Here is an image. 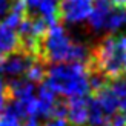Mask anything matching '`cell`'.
Listing matches in <instances>:
<instances>
[{
  "label": "cell",
  "instance_id": "obj_6",
  "mask_svg": "<svg viewBox=\"0 0 126 126\" xmlns=\"http://www.w3.org/2000/svg\"><path fill=\"white\" fill-rule=\"evenodd\" d=\"M34 60H37V59L28 52H23V51L12 52L5 57L3 72L9 74V75H25L26 69L29 68V65Z\"/></svg>",
  "mask_w": 126,
  "mask_h": 126
},
{
  "label": "cell",
  "instance_id": "obj_8",
  "mask_svg": "<svg viewBox=\"0 0 126 126\" xmlns=\"http://www.w3.org/2000/svg\"><path fill=\"white\" fill-rule=\"evenodd\" d=\"M0 126H22V123L17 115H14L9 109L3 108V111L0 112Z\"/></svg>",
  "mask_w": 126,
  "mask_h": 126
},
{
  "label": "cell",
  "instance_id": "obj_5",
  "mask_svg": "<svg viewBox=\"0 0 126 126\" xmlns=\"http://www.w3.org/2000/svg\"><path fill=\"white\" fill-rule=\"evenodd\" d=\"M88 95L66 97V120L71 126H88Z\"/></svg>",
  "mask_w": 126,
  "mask_h": 126
},
{
  "label": "cell",
  "instance_id": "obj_3",
  "mask_svg": "<svg viewBox=\"0 0 126 126\" xmlns=\"http://www.w3.org/2000/svg\"><path fill=\"white\" fill-rule=\"evenodd\" d=\"M89 49L81 43L74 42L60 23L51 25L43 39L39 60L45 65L62 62H86Z\"/></svg>",
  "mask_w": 126,
  "mask_h": 126
},
{
  "label": "cell",
  "instance_id": "obj_7",
  "mask_svg": "<svg viewBox=\"0 0 126 126\" xmlns=\"http://www.w3.org/2000/svg\"><path fill=\"white\" fill-rule=\"evenodd\" d=\"M17 51H22V42L17 31L8 28L2 22L0 23V55H9Z\"/></svg>",
  "mask_w": 126,
  "mask_h": 126
},
{
  "label": "cell",
  "instance_id": "obj_11",
  "mask_svg": "<svg viewBox=\"0 0 126 126\" xmlns=\"http://www.w3.org/2000/svg\"><path fill=\"white\" fill-rule=\"evenodd\" d=\"M118 109H120V112H122V114L126 117V97L122 100V102H120V108H118Z\"/></svg>",
  "mask_w": 126,
  "mask_h": 126
},
{
  "label": "cell",
  "instance_id": "obj_10",
  "mask_svg": "<svg viewBox=\"0 0 126 126\" xmlns=\"http://www.w3.org/2000/svg\"><path fill=\"white\" fill-rule=\"evenodd\" d=\"M109 2L118 8H126V0H109Z\"/></svg>",
  "mask_w": 126,
  "mask_h": 126
},
{
  "label": "cell",
  "instance_id": "obj_9",
  "mask_svg": "<svg viewBox=\"0 0 126 126\" xmlns=\"http://www.w3.org/2000/svg\"><path fill=\"white\" fill-rule=\"evenodd\" d=\"M5 106H6V91H5V83L0 79V112L3 111Z\"/></svg>",
  "mask_w": 126,
  "mask_h": 126
},
{
  "label": "cell",
  "instance_id": "obj_4",
  "mask_svg": "<svg viewBox=\"0 0 126 126\" xmlns=\"http://www.w3.org/2000/svg\"><path fill=\"white\" fill-rule=\"evenodd\" d=\"M94 8V0H59L60 22L79 23L86 20Z\"/></svg>",
  "mask_w": 126,
  "mask_h": 126
},
{
  "label": "cell",
  "instance_id": "obj_2",
  "mask_svg": "<svg viewBox=\"0 0 126 126\" xmlns=\"http://www.w3.org/2000/svg\"><path fill=\"white\" fill-rule=\"evenodd\" d=\"M45 83L62 97L91 94L88 71L83 62H62L48 65Z\"/></svg>",
  "mask_w": 126,
  "mask_h": 126
},
{
  "label": "cell",
  "instance_id": "obj_1",
  "mask_svg": "<svg viewBox=\"0 0 126 126\" xmlns=\"http://www.w3.org/2000/svg\"><path fill=\"white\" fill-rule=\"evenodd\" d=\"M88 72H98L106 79L126 75V35L109 34L89 49L85 62Z\"/></svg>",
  "mask_w": 126,
  "mask_h": 126
}]
</instances>
